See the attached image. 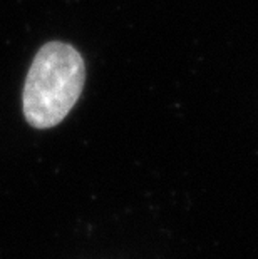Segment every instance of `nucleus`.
<instances>
[{
  "instance_id": "f257e3e1",
  "label": "nucleus",
  "mask_w": 258,
  "mask_h": 259,
  "mask_svg": "<svg viewBox=\"0 0 258 259\" xmlns=\"http://www.w3.org/2000/svg\"><path fill=\"white\" fill-rule=\"evenodd\" d=\"M86 82L84 59L72 46L49 42L41 47L27 74L22 107L35 129H51L79 101Z\"/></svg>"
}]
</instances>
